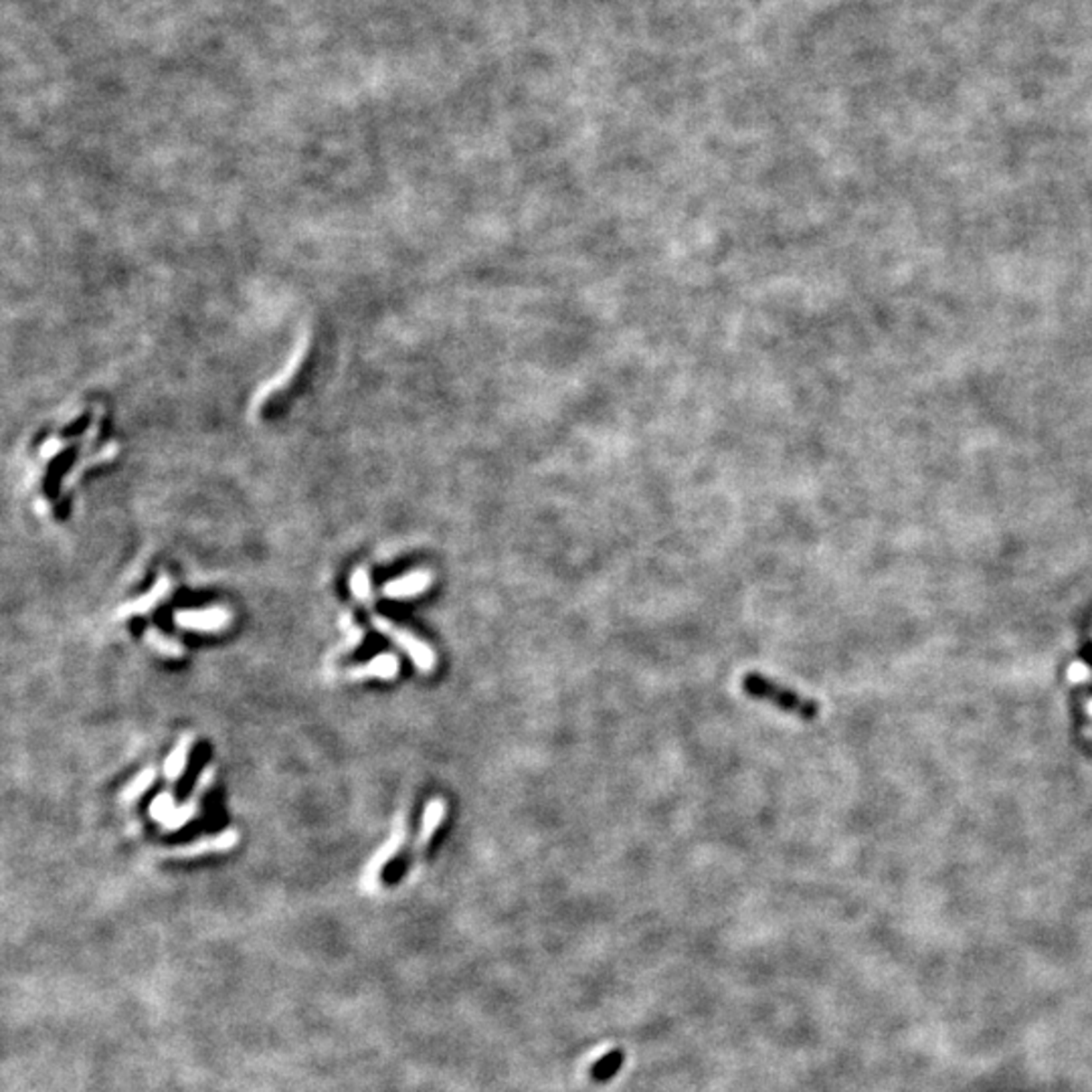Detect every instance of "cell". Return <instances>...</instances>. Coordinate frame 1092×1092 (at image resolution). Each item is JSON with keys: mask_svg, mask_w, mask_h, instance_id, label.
Wrapping results in <instances>:
<instances>
[{"mask_svg": "<svg viewBox=\"0 0 1092 1092\" xmlns=\"http://www.w3.org/2000/svg\"><path fill=\"white\" fill-rule=\"evenodd\" d=\"M371 624L374 626V629L379 631V634L387 635L391 642H395L400 650L407 652L409 658L415 664V668L423 672V673H431L435 670V664H438V658H435V652L431 650L429 644H425L423 639L417 637L415 634H411L409 629H403L395 626V621H391L387 617L374 616L371 617Z\"/></svg>", "mask_w": 1092, "mask_h": 1092, "instance_id": "cell-1", "label": "cell"}, {"mask_svg": "<svg viewBox=\"0 0 1092 1092\" xmlns=\"http://www.w3.org/2000/svg\"><path fill=\"white\" fill-rule=\"evenodd\" d=\"M742 686H745L748 694H753L757 698H765V701H771L777 706L785 708V711L799 712L804 716H812L817 711L815 702L805 701V698L791 692V690H787L785 686L775 684V682L769 678L758 676V673H748V676L742 680Z\"/></svg>", "mask_w": 1092, "mask_h": 1092, "instance_id": "cell-2", "label": "cell"}, {"mask_svg": "<svg viewBox=\"0 0 1092 1092\" xmlns=\"http://www.w3.org/2000/svg\"><path fill=\"white\" fill-rule=\"evenodd\" d=\"M231 619L233 613L221 605L209 609H183L174 613V624L178 627L199 631V634H219L231 626Z\"/></svg>", "mask_w": 1092, "mask_h": 1092, "instance_id": "cell-3", "label": "cell"}, {"mask_svg": "<svg viewBox=\"0 0 1092 1092\" xmlns=\"http://www.w3.org/2000/svg\"><path fill=\"white\" fill-rule=\"evenodd\" d=\"M405 840H407V822L403 819V815H400L397 819L395 827H392L389 842L382 843L381 850L371 858L369 866H366V870H364L362 882H364L366 889H372V886L379 884V878H381L382 868H385L389 864V861L399 854V850L403 848Z\"/></svg>", "mask_w": 1092, "mask_h": 1092, "instance_id": "cell-4", "label": "cell"}, {"mask_svg": "<svg viewBox=\"0 0 1092 1092\" xmlns=\"http://www.w3.org/2000/svg\"><path fill=\"white\" fill-rule=\"evenodd\" d=\"M237 843H239L237 830H223L215 835H207V838L186 843V846L170 848L165 852V856H168V858H199V856H207V854H221V852L233 850Z\"/></svg>", "mask_w": 1092, "mask_h": 1092, "instance_id": "cell-5", "label": "cell"}, {"mask_svg": "<svg viewBox=\"0 0 1092 1092\" xmlns=\"http://www.w3.org/2000/svg\"><path fill=\"white\" fill-rule=\"evenodd\" d=\"M170 591H173V581H170L166 575H160L158 581L155 583V587L150 588V591L140 595L138 599L124 603L122 607L118 609L116 617L127 619V617H136V616H146V613L155 611L158 605L166 599Z\"/></svg>", "mask_w": 1092, "mask_h": 1092, "instance_id": "cell-6", "label": "cell"}, {"mask_svg": "<svg viewBox=\"0 0 1092 1092\" xmlns=\"http://www.w3.org/2000/svg\"><path fill=\"white\" fill-rule=\"evenodd\" d=\"M212 777H215V771H212V767H207V769H204L202 775L199 777V783H196V791H193V795L189 797V801H186V804H183V805H178L174 815L170 817L165 825H162V827H165V830H168V832L181 830V827H184L186 824L193 822V819L196 817V814H199L201 795H202L204 791L209 789V785L212 783Z\"/></svg>", "mask_w": 1092, "mask_h": 1092, "instance_id": "cell-7", "label": "cell"}, {"mask_svg": "<svg viewBox=\"0 0 1092 1092\" xmlns=\"http://www.w3.org/2000/svg\"><path fill=\"white\" fill-rule=\"evenodd\" d=\"M433 583L429 570H413L405 577H399L395 581H389L382 587V597L387 599H411L428 591Z\"/></svg>", "mask_w": 1092, "mask_h": 1092, "instance_id": "cell-8", "label": "cell"}, {"mask_svg": "<svg viewBox=\"0 0 1092 1092\" xmlns=\"http://www.w3.org/2000/svg\"><path fill=\"white\" fill-rule=\"evenodd\" d=\"M446 812H447L446 804H443V799H439V797H433L429 801V804H428V807H425L423 817H421L419 833H417V840L413 843V854H411L413 860L419 858L423 854V852L428 850V846H429V842L433 840L435 832L439 830V825L443 824V819H446Z\"/></svg>", "mask_w": 1092, "mask_h": 1092, "instance_id": "cell-9", "label": "cell"}, {"mask_svg": "<svg viewBox=\"0 0 1092 1092\" xmlns=\"http://www.w3.org/2000/svg\"><path fill=\"white\" fill-rule=\"evenodd\" d=\"M344 676L348 680H366V678L395 680L399 676V660H397V655L382 652L377 655V658H372L362 665H353V668H348Z\"/></svg>", "mask_w": 1092, "mask_h": 1092, "instance_id": "cell-10", "label": "cell"}, {"mask_svg": "<svg viewBox=\"0 0 1092 1092\" xmlns=\"http://www.w3.org/2000/svg\"><path fill=\"white\" fill-rule=\"evenodd\" d=\"M193 742H194V737L191 735V732H186V735L178 739L174 748L170 750L165 765H162V775H165V779L168 783H174L183 777L186 763H189V753L193 748Z\"/></svg>", "mask_w": 1092, "mask_h": 1092, "instance_id": "cell-11", "label": "cell"}, {"mask_svg": "<svg viewBox=\"0 0 1092 1092\" xmlns=\"http://www.w3.org/2000/svg\"><path fill=\"white\" fill-rule=\"evenodd\" d=\"M144 642L150 647L152 652L158 654L160 658H170V660H181L184 658V645L178 642V639L170 637L166 634H162L160 629L156 627H148L144 631Z\"/></svg>", "mask_w": 1092, "mask_h": 1092, "instance_id": "cell-12", "label": "cell"}, {"mask_svg": "<svg viewBox=\"0 0 1092 1092\" xmlns=\"http://www.w3.org/2000/svg\"><path fill=\"white\" fill-rule=\"evenodd\" d=\"M155 779H156V769H155V767H146V769H142L130 783L126 785L124 791L119 793V799H122V804L124 805L136 804V801H138L144 795V793H146L152 787V783H155Z\"/></svg>", "mask_w": 1092, "mask_h": 1092, "instance_id": "cell-13", "label": "cell"}, {"mask_svg": "<svg viewBox=\"0 0 1092 1092\" xmlns=\"http://www.w3.org/2000/svg\"><path fill=\"white\" fill-rule=\"evenodd\" d=\"M624 1060H626L624 1050H611L609 1054H605L591 1066V1080L599 1082V1085L601 1082L611 1080L621 1070Z\"/></svg>", "mask_w": 1092, "mask_h": 1092, "instance_id": "cell-14", "label": "cell"}, {"mask_svg": "<svg viewBox=\"0 0 1092 1092\" xmlns=\"http://www.w3.org/2000/svg\"><path fill=\"white\" fill-rule=\"evenodd\" d=\"M351 593L358 603H362L364 607H374V597H372V585H371V575L369 570L364 567H356L351 575Z\"/></svg>", "mask_w": 1092, "mask_h": 1092, "instance_id": "cell-15", "label": "cell"}, {"mask_svg": "<svg viewBox=\"0 0 1092 1092\" xmlns=\"http://www.w3.org/2000/svg\"><path fill=\"white\" fill-rule=\"evenodd\" d=\"M174 812H176L174 797H173V793H168V791L160 793V795H156L155 801L150 804V815L160 825H165L168 819L174 815Z\"/></svg>", "mask_w": 1092, "mask_h": 1092, "instance_id": "cell-16", "label": "cell"}, {"mask_svg": "<svg viewBox=\"0 0 1092 1092\" xmlns=\"http://www.w3.org/2000/svg\"><path fill=\"white\" fill-rule=\"evenodd\" d=\"M343 621H344L343 626L346 629V642L338 647V654H346V652H351V650H356V647L362 644V637H364V634H362L361 629H358L356 626H351L353 624L351 616H344Z\"/></svg>", "mask_w": 1092, "mask_h": 1092, "instance_id": "cell-17", "label": "cell"}, {"mask_svg": "<svg viewBox=\"0 0 1092 1092\" xmlns=\"http://www.w3.org/2000/svg\"><path fill=\"white\" fill-rule=\"evenodd\" d=\"M1070 678H1072V680H1085V678H1088V670L1085 668V665H1080V664L1072 665V670H1070Z\"/></svg>", "mask_w": 1092, "mask_h": 1092, "instance_id": "cell-18", "label": "cell"}]
</instances>
